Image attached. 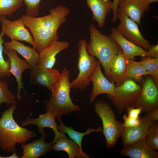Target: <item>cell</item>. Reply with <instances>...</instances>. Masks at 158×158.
<instances>
[{
	"label": "cell",
	"mask_w": 158,
	"mask_h": 158,
	"mask_svg": "<svg viewBox=\"0 0 158 158\" xmlns=\"http://www.w3.org/2000/svg\"><path fill=\"white\" fill-rule=\"evenodd\" d=\"M69 10L66 7L59 5L50 9L49 14L41 17L23 15L24 25L31 33L34 40L33 46L40 53L58 40L57 31L67 20Z\"/></svg>",
	"instance_id": "6da1fadb"
},
{
	"label": "cell",
	"mask_w": 158,
	"mask_h": 158,
	"mask_svg": "<svg viewBox=\"0 0 158 158\" xmlns=\"http://www.w3.org/2000/svg\"><path fill=\"white\" fill-rule=\"evenodd\" d=\"M70 77L68 70L64 68L58 81L49 90L51 93L50 98L43 101L46 112L52 113L56 118L80 109L73 103L70 97L72 87Z\"/></svg>",
	"instance_id": "7a4b0ae2"
},
{
	"label": "cell",
	"mask_w": 158,
	"mask_h": 158,
	"mask_svg": "<svg viewBox=\"0 0 158 158\" xmlns=\"http://www.w3.org/2000/svg\"><path fill=\"white\" fill-rule=\"evenodd\" d=\"M16 108V104L11 105L1 112L0 118V147L8 152L16 151L17 143L24 144L37 136L33 131L21 127L16 123L13 116Z\"/></svg>",
	"instance_id": "3957f363"
},
{
	"label": "cell",
	"mask_w": 158,
	"mask_h": 158,
	"mask_svg": "<svg viewBox=\"0 0 158 158\" xmlns=\"http://www.w3.org/2000/svg\"><path fill=\"white\" fill-rule=\"evenodd\" d=\"M90 42L86 44L88 53L97 58L102 66L105 77H109V64L112 57L121 49L110 36L103 34L92 23L90 25Z\"/></svg>",
	"instance_id": "277c9868"
},
{
	"label": "cell",
	"mask_w": 158,
	"mask_h": 158,
	"mask_svg": "<svg viewBox=\"0 0 158 158\" xmlns=\"http://www.w3.org/2000/svg\"><path fill=\"white\" fill-rule=\"evenodd\" d=\"M95 112L102 121V131L107 147H113L121 136L124 127L123 123L116 120L115 113L111 106L106 102L98 100L94 104Z\"/></svg>",
	"instance_id": "5b68a950"
},
{
	"label": "cell",
	"mask_w": 158,
	"mask_h": 158,
	"mask_svg": "<svg viewBox=\"0 0 158 158\" xmlns=\"http://www.w3.org/2000/svg\"><path fill=\"white\" fill-rule=\"evenodd\" d=\"M86 43L85 39L80 40L78 42L77 67L79 73L76 78L71 82L72 88L85 90L91 82V78L98 63L99 61L96 58L87 52Z\"/></svg>",
	"instance_id": "8992f818"
},
{
	"label": "cell",
	"mask_w": 158,
	"mask_h": 158,
	"mask_svg": "<svg viewBox=\"0 0 158 158\" xmlns=\"http://www.w3.org/2000/svg\"><path fill=\"white\" fill-rule=\"evenodd\" d=\"M141 89L140 85L129 79L120 85L115 86L112 94L107 95V97L118 113H121L129 107H133Z\"/></svg>",
	"instance_id": "52a82bcc"
},
{
	"label": "cell",
	"mask_w": 158,
	"mask_h": 158,
	"mask_svg": "<svg viewBox=\"0 0 158 158\" xmlns=\"http://www.w3.org/2000/svg\"><path fill=\"white\" fill-rule=\"evenodd\" d=\"M117 12V18L120 22L116 28L118 31L129 41L148 50L151 45L150 42L142 35L138 24L128 17L118 6Z\"/></svg>",
	"instance_id": "ba28073f"
},
{
	"label": "cell",
	"mask_w": 158,
	"mask_h": 158,
	"mask_svg": "<svg viewBox=\"0 0 158 158\" xmlns=\"http://www.w3.org/2000/svg\"><path fill=\"white\" fill-rule=\"evenodd\" d=\"M141 89L133 107L145 113L158 108V86L149 75L144 76Z\"/></svg>",
	"instance_id": "9c48e42d"
},
{
	"label": "cell",
	"mask_w": 158,
	"mask_h": 158,
	"mask_svg": "<svg viewBox=\"0 0 158 158\" xmlns=\"http://www.w3.org/2000/svg\"><path fill=\"white\" fill-rule=\"evenodd\" d=\"M1 31L11 40L25 41L32 46L34 40L32 35L24 25L22 17L13 21L10 20L5 16H0Z\"/></svg>",
	"instance_id": "30bf717a"
},
{
	"label": "cell",
	"mask_w": 158,
	"mask_h": 158,
	"mask_svg": "<svg viewBox=\"0 0 158 158\" xmlns=\"http://www.w3.org/2000/svg\"><path fill=\"white\" fill-rule=\"evenodd\" d=\"M32 113L30 114V115L26 118L25 120L21 123L22 127L29 124H33L36 126L38 128V132L41 135V137L45 139L47 135L45 133L44 128L45 127H49L52 129L55 134L54 139L51 142L53 145L60 137L66 138L65 134L60 132L58 129L57 124L55 121L56 117L51 112H46L44 114H41L38 118H31Z\"/></svg>",
	"instance_id": "8fae6325"
},
{
	"label": "cell",
	"mask_w": 158,
	"mask_h": 158,
	"mask_svg": "<svg viewBox=\"0 0 158 158\" xmlns=\"http://www.w3.org/2000/svg\"><path fill=\"white\" fill-rule=\"evenodd\" d=\"M61 73L56 69L36 65L32 68L29 74V79L33 85L49 90L59 79Z\"/></svg>",
	"instance_id": "7c38bea8"
},
{
	"label": "cell",
	"mask_w": 158,
	"mask_h": 158,
	"mask_svg": "<svg viewBox=\"0 0 158 158\" xmlns=\"http://www.w3.org/2000/svg\"><path fill=\"white\" fill-rule=\"evenodd\" d=\"M3 52L8 56L10 60V72L16 78L18 85L16 97L18 101H20L21 98L20 95L21 89L23 90L25 94H26L24 88L22 80L23 73L25 70L27 69L31 70L32 68L26 61L22 60L18 56L16 51L5 48L4 49Z\"/></svg>",
	"instance_id": "4fadbf2b"
},
{
	"label": "cell",
	"mask_w": 158,
	"mask_h": 158,
	"mask_svg": "<svg viewBox=\"0 0 158 158\" xmlns=\"http://www.w3.org/2000/svg\"><path fill=\"white\" fill-rule=\"evenodd\" d=\"M140 119V123L138 125L124 128L121 135L123 147L133 145L144 139L148 128L154 122L146 116Z\"/></svg>",
	"instance_id": "5bb4252c"
},
{
	"label": "cell",
	"mask_w": 158,
	"mask_h": 158,
	"mask_svg": "<svg viewBox=\"0 0 158 158\" xmlns=\"http://www.w3.org/2000/svg\"><path fill=\"white\" fill-rule=\"evenodd\" d=\"M91 80L93 83V88L90 99V102H92L100 94L111 95L113 93L115 87V83L110 81L104 76L99 62Z\"/></svg>",
	"instance_id": "9a60e30c"
},
{
	"label": "cell",
	"mask_w": 158,
	"mask_h": 158,
	"mask_svg": "<svg viewBox=\"0 0 158 158\" xmlns=\"http://www.w3.org/2000/svg\"><path fill=\"white\" fill-rule=\"evenodd\" d=\"M109 36L119 45L123 55L127 59L133 60L137 56H145L147 51L126 39L116 28H111Z\"/></svg>",
	"instance_id": "2e32d148"
},
{
	"label": "cell",
	"mask_w": 158,
	"mask_h": 158,
	"mask_svg": "<svg viewBox=\"0 0 158 158\" xmlns=\"http://www.w3.org/2000/svg\"><path fill=\"white\" fill-rule=\"evenodd\" d=\"M118 6L138 25L141 23L142 15L150 8V4L145 0H119Z\"/></svg>",
	"instance_id": "e0dca14e"
},
{
	"label": "cell",
	"mask_w": 158,
	"mask_h": 158,
	"mask_svg": "<svg viewBox=\"0 0 158 158\" xmlns=\"http://www.w3.org/2000/svg\"><path fill=\"white\" fill-rule=\"evenodd\" d=\"M126 68V58L123 55L121 50L112 57L109 62L108 80L115 83V86L120 85L123 83Z\"/></svg>",
	"instance_id": "ac0fdd59"
},
{
	"label": "cell",
	"mask_w": 158,
	"mask_h": 158,
	"mask_svg": "<svg viewBox=\"0 0 158 158\" xmlns=\"http://www.w3.org/2000/svg\"><path fill=\"white\" fill-rule=\"evenodd\" d=\"M87 6L92 12L93 20L98 27H104L106 18L112 10V1L110 0H86Z\"/></svg>",
	"instance_id": "d6986e66"
},
{
	"label": "cell",
	"mask_w": 158,
	"mask_h": 158,
	"mask_svg": "<svg viewBox=\"0 0 158 158\" xmlns=\"http://www.w3.org/2000/svg\"><path fill=\"white\" fill-rule=\"evenodd\" d=\"M121 154L131 158H157L158 152L149 146L144 139L133 145L123 147Z\"/></svg>",
	"instance_id": "ffe728a7"
},
{
	"label": "cell",
	"mask_w": 158,
	"mask_h": 158,
	"mask_svg": "<svg viewBox=\"0 0 158 158\" xmlns=\"http://www.w3.org/2000/svg\"><path fill=\"white\" fill-rule=\"evenodd\" d=\"M69 46V43L66 41H56L39 53L37 65L52 68L55 63L56 55L60 52L67 49Z\"/></svg>",
	"instance_id": "44dd1931"
},
{
	"label": "cell",
	"mask_w": 158,
	"mask_h": 158,
	"mask_svg": "<svg viewBox=\"0 0 158 158\" xmlns=\"http://www.w3.org/2000/svg\"><path fill=\"white\" fill-rule=\"evenodd\" d=\"M5 48L13 50L21 55L32 68L37 64L39 53L33 48L26 46L18 40H11L9 42H5Z\"/></svg>",
	"instance_id": "7402d4cb"
},
{
	"label": "cell",
	"mask_w": 158,
	"mask_h": 158,
	"mask_svg": "<svg viewBox=\"0 0 158 158\" xmlns=\"http://www.w3.org/2000/svg\"><path fill=\"white\" fill-rule=\"evenodd\" d=\"M45 139L40 137L26 144H22L23 155L20 158H38L51 150L52 144L47 143Z\"/></svg>",
	"instance_id": "603a6c76"
},
{
	"label": "cell",
	"mask_w": 158,
	"mask_h": 158,
	"mask_svg": "<svg viewBox=\"0 0 158 158\" xmlns=\"http://www.w3.org/2000/svg\"><path fill=\"white\" fill-rule=\"evenodd\" d=\"M51 150L57 151H64L68 154L69 158L90 157L88 154L80 150L78 145L74 141L67 138H59L52 146Z\"/></svg>",
	"instance_id": "cb8c5ba5"
},
{
	"label": "cell",
	"mask_w": 158,
	"mask_h": 158,
	"mask_svg": "<svg viewBox=\"0 0 158 158\" xmlns=\"http://www.w3.org/2000/svg\"><path fill=\"white\" fill-rule=\"evenodd\" d=\"M147 75H149V73L138 61L126 58V68L123 82L127 79H131L141 85L144 76Z\"/></svg>",
	"instance_id": "d4e9b609"
},
{
	"label": "cell",
	"mask_w": 158,
	"mask_h": 158,
	"mask_svg": "<svg viewBox=\"0 0 158 158\" xmlns=\"http://www.w3.org/2000/svg\"><path fill=\"white\" fill-rule=\"evenodd\" d=\"M60 123L58 126L59 131L61 133H67L71 139L74 141L78 145L80 150L83 151L82 141L83 137L94 132H102V127L99 126L96 129L89 128L84 133H80L74 130L71 127H68L64 125L62 121L61 118H57Z\"/></svg>",
	"instance_id": "484cf974"
},
{
	"label": "cell",
	"mask_w": 158,
	"mask_h": 158,
	"mask_svg": "<svg viewBox=\"0 0 158 158\" xmlns=\"http://www.w3.org/2000/svg\"><path fill=\"white\" fill-rule=\"evenodd\" d=\"M138 62L144 66L158 86V58L141 56L140 61Z\"/></svg>",
	"instance_id": "4316f807"
},
{
	"label": "cell",
	"mask_w": 158,
	"mask_h": 158,
	"mask_svg": "<svg viewBox=\"0 0 158 158\" xmlns=\"http://www.w3.org/2000/svg\"><path fill=\"white\" fill-rule=\"evenodd\" d=\"M23 0H0V16H10L22 6Z\"/></svg>",
	"instance_id": "83f0119b"
},
{
	"label": "cell",
	"mask_w": 158,
	"mask_h": 158,
	"mask_svg": "<svg viewBox=\"0 0 158 158\" xmlns=\"http://www.w3.org/2000/svg\"><path fill=\"white\" fill-rule=\"evenodd\" d=\"M16 96L9 89L7 82L0 78V104L5 103L8 105L16 104Z\"/></svg>",
	"instance_id": "f1b7e54d"
},
{
	"label": "cell",
	"mask_w": 158,
	"mask_h": 158,
	"mask_svg": "<svg viewBox=\"0 0 158 158\" xmlns=\"http://www.w3.org/2000/svg\"><path fill=\"white\" fill-rule=\"evenodd\" d=\"M145 142L155 150H158V122H153L147 130L144 137Z\"/></svg>",
	"instance_id": "f546056e"
},
{
	"label": "cell",
	"mask_w": 158,
	"mask_h": 158,
	"mask_svg": "<svg viewBox=\"0 0 158 158\" xmlns=\"http://www.w3.org/2000/svg\"><path fill=\"white\" fill-rule=\"evenodd\" d=\"M1 31L0 34V78H3L5 77H9L11 73L10 72L11 68V62L9 58L6 61L3 57V53L4 48L3 46L4 42L3 39L4 35Z\"/></svg>",
	"instance_id": "4dcf8cb0"
},
{
	"label": "cell",
	"mask_w": 158,
	"mask_h": 158,
	"mask_svg": "<svg viewBox=\"0 0 158 158\" xmlns=\"http://www.w3.org/2000/svg\"><path fill=\"white\" fill-rule=\"evenodd\" d=\"M26 6V15L36 17L39 13L40 5L42 0H23Z\"/></svg>",
	"instance_id": "1f68e13d"
},
{
	"label": "cell",
	"mask_w": 158,
	"mask_h": 158,
	"mask_svg": "<svg viewBox=\"0 0 158 158\" xmlns=\"http://www.w3.org/2000/svg\"><path fill=\"white\" fill-rule=\"evenodd\" d=\"M124 128H128L135 126L139 124L140 122V118H133L128 117L126 114L123 116Z\"/></svg>",
	"instance_id": "d6a6232c"
},
{
	"label": "cell",
	"mask_w": 158,
	"mask_h": 158,
	"mask_svg": "<svg viewBox=\"0 0 158 158\" xmlns=\"http://www.w3.org/2000/svg\"><path fill=\"white\" fill-rule=\"evenodd\" d=\"M126 110L127 113V116L133 118H139V115L142 111L141 108L130 107Z\"/></svg>",
	"instance_id": "836d02e7"
},
{
	"label": "cell",
	"mask_w": 158,
	"mask_h": 158,
	"mask_svg": "<svg viewBox=\"0 0 158 158\" xmlns=\"http://www.w3.org/2000/svg\"><path fill=\"white\" fill-rule=\"evenodd\" d=\"M145 56L153 58H158V44L151 45L147 51Z\"/></svg>",
	"instance_id": "e575fe53"
},
{
	"label": "cell",
	"mask_w": 158,
	"mask_h": 158,
	"mask_svg": "<svg viewBox=\"0 0 158 158\" xmlns=\"http://www.w3.org/2000/svg\"><path fill=\"white\" fill-rule=\"evenodd\" d=\"M119 0H113L112 1V10L113 11V16L111 20L114 23L116 21L118 18L117 9L118 7Z\"/></svg>",
	"instance_id": "d590c367"
},
{
	"label": "cell",
	"mask_w": 158,
	"mask_h": 158,
	"mask_svg": "<svg viewBox=\"0 0 158 158\" xmlns=\"http://www.w3.org/2000/svg\"><path fill=\"white\" fill-rule=\"evenodd\" d=\"M146 116L153 122L157 121L158 120V108L146 113Z\"/></svg>",
	"instance_id": "8d00e7d4"
},
{
	"label": "cell",
	"mask_w": 158,
	"mask_h": 158,
	"mask_svg": "<svg viewBox=\"0 0 158 158\" xmlns=\"http://www.w3.org/2000/svg\"><path fill=\"white\" fill-rule=\"evenodd\" d=\"M13 154L12 155L7 156V157H4L0 155V158H20V157L18 156L16 153V151H14L13 152Z\"/></svg>",
	"instance_id": "74e56055"
},
{
	"label": "cell",
	"mask_w": 158,
	"mask_h": 158,
	"mask_svg": "<svg viewBox=\"0 0 158 158\" xmlns=\"http://www.w3.org/2000/svg\"><path fill=\"white\" fill-rule=\"evenodd\" d=\"M145 1L149 4L156 2H157L158 0H145Z\"/></svg>",
	"instance_id": "f35d334b"
}]
</instances>
